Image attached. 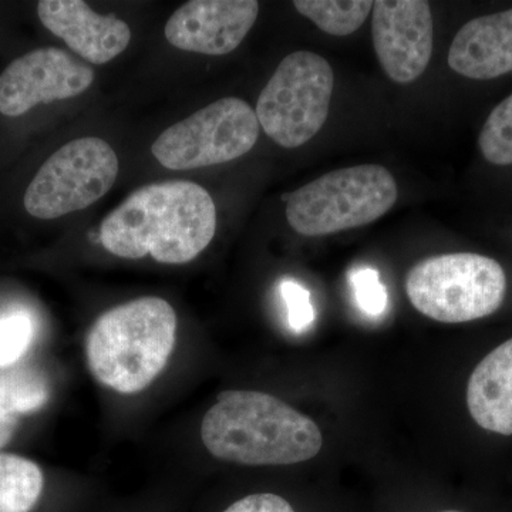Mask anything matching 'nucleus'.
Instances as JSON below:
<instances>
[{
    "label": "nucleus",
    "mask_w": 512,
    "mask_h": 512,
    "mask_svg": "<svg viewBox=\"0 0 512 512\" xmlns=\"http://www.w3.org/2000/svg\"><path fill=\"white\" fill-rule=\"evenodd\" d=\"M217 208L210 192L191 181L140 188L111 211L100 227L101 245L124 259L150 255L160 264L183 265L214 239Z\"/></svg>",
    "instance_id": "1"
},
{
    "label": "nucleus",
    "mask_w": 512,
    "mask_h": 512,
    "mask_svg": "<svg viewBox=\"0 0 512 512\" xmlns=\"http://www.w3.org/2000/svg\"><path fill=\"white\" fill-rule=\"evenodd\" d=\"M212 456L241 466H288L318 456V424L268 393L228 390L201 424Z\"/></svg>",
    "instance_id": "2"
},
{
    "label": "nucleus",
    "mask_w": 512,
    "mask_h": 512,
    "mask_svg": "<svg viewBox=\"0 0 512 512\" xmlns=\"http://www.w3.org/2000/svg\"><path fill=\"white\" fill-rule=\"evenodd\" d=\"M177 313L161 298L116 306L94 322L86 340L87 365L104 386L123 394L143 392L173 353Z\"/></svg>",
    "instance_id": "3"
},
{
    "label": "nucleus",
    "mask_w": 512,
    "mask_h": 512,
    "mask_svg": "<svg viewBox=\"0 0 512 512\" xmlns=\"http://www.w3.org/2000/svg\"><path fill=\"white\" fill-rule=\"evenodd\" d=\"M399 197L383 165L340 168L299 188L286 204V220L298 234L323 237L375 222Z\"/></svg>",
    "instance_id": "4"
},
{
    "label": "nucleus",
    "mask_w": 512,
    "mask_h": 512,
    "mask_svg": "<svg viewBox=\"0 0 512 512\" xmlns=\"http://www.w3.org/2000/svg\"><path fill=\"white\" fill-rule=\"evenodd\" d=\"M406 292L426 318L441 323L471 322L501 308L507 276L503 266L488 256H431L410 269Z\"/></svg>",
    "instance_id": "5"
},
{
    "label": "nucleus",
    "mask_w": 512,
    "mask_h": 512,
    "mask_svg": "<svg viewBox=\"0 0 512 512\" xmlns=\"http://www.w3.org/2000/svg\"><path fill=\"white\" fill-rule=\"evenodd\" d=\"M333 76L328 60L308 50L285 57L256 103L259 126L276 144L301 147L329 116Z\"/></svg>",
    "instance_id": "6"
},
{
    "label": "nucleus",
    "mask_w": 512,
    "mask_h": 512,
    "mask_svg": "<svg viewBox=\"0 0 512 512\" xmlns=\"http://www.w3.org/2000/svg\"><path fill=\"white\" fill-rule=\"evenodd\" d=\"M258 137L255 110L247 101L224 97L165 130L151 151L165 168L195 170L237 160Z\"/></svg>",
    "instance_id": "7"
},
{
    "label": "nucleus",
    "mask_w": 512,
    "mask_h": 512,
    "mask_svg": "<svg viewBox=\"0 0 512 512\" xmlns=\"http://www.w3.org/2000/svg\"><path fill=\"white\" fill-rule=\"evenodd\" d=\"M119 175L113 148L96 137L64 144L40 168L23 204L32 217L56 220L90 207L110 191Z\"/></svg>",
    "instance_id": "8"
},
{
    "label": "nucleus",
    "mask_w": 512,
    "mask_h": 512,
    "mask_svg": "<svg viewBox=\"0 0 512 512\" xmlns=\"http://www.w3.org/2000/svg\"><path fill=\"white\" fill-rule=\"evenodd\" d=\"M89 64L55 47L19 57L0 74V114L19 117L37 104L73 99L92 86Z\"/></svg>",
    "instance_id": "9"
},
{
    "label": "nucleus",
    "mask_w": 512,
    "mask_h": 512,
    "mask_svg": "<svg viewBox=\"0 0 512 512\" xmlns=\"http://www.w3.org/2000/svg\"><path fill=\"white\" fill-rule=\"evenodd\" d=\"M373 46L384 73L400 84L426 72L433 55V15L424 0H379L373 5Z\"/></svg>",
    "instance_id": "10"
},
{
    "label": "nucleus",
    "mask_w": 512,
    "mask_h": 512,
    "mask_svg": "<svg viewBox=\"0 0 512 512\" xmlns=\"http://www.w3.org/2000/svg\"><path fill=\"white\" fill-rule=\"evenodd\" d=\"M255 0H191L165 25V37L177 49L208 56L234 52L258 18Z\"/></svg>",
    "instance_id": "11"
},
{
    "label": "nucleus",
    "mask_w": 512,
    "mask_h": 512,
    "mask_svg": "<svg viewBox=\"0 0 512 512\" xmlns=\"http://www.w3.org/2000/svg\"><path fill=\"white\" fill-rule=\"evenodd\" d=\"M40 22L87 62L106 64L130 45L131 29L116 16H101L83 0H42Z\"/></svg>",
    "instance_id": "12"
},
{
    "label": "nucleus",
    "mask_w": 512,
    "mask_h": 512,
    "mask_svg": "<svg viewBox=\"0 0 512 512\" xmlns=\"http://www.w3.org/2000/svg\"><path fill=\"white\" fill-rule=\"evenodd\" d=\"M448 66L461 76L491 80L512 72V8L470 20L450 50Z\"/></svg>",
    "instance_id": "13"
},
{
    "label": "nucleus",
    "mask_w": 512,
    "mask_h": 512,
    "mask_svg": "<svg viewBox=\"0 0 512 512\" xmlns=\"http://www.w3.org/2000/svg\"><path fill=\"white\" fill-rule=\"evenodd\" d=\"M471 417L484 430L512 434V338L478 363L467 386Z\"/></svg>",
    "instance_id": "14"
},
{
    "label": "nucleus",
    "mask_w": 512,
    "mask_h": 512,
    "mask_svg": "<svg viewBox=\"0 0 512 512\" xmlns=\"http://www.w3.org/2000/svg\"><path fill=\"white\" fill-rule=\"evenodd\" d=\"M45 477L35 461L0 453V512H30L39 503Z\"/></svg>",
    "instance_id": "15"
},
{
    "label": "nucleus",
    "mask_w": 512,
    "mask_h": 512,
    "mask_svg": "<svg viewBox=\"0 0 512 512\" xmlns=\"http://www.w3.org/2000/svg\"><path fill=\"white\" fill-rule=\"evenodd\" d=\"M50 397L42 373L29 367L0 369V414L15 416L42 409Z\"/></svg>",
    "instance_id": "16"
},
{
    "label": "nucleus",
    "mask_w": 512,
    "mask_h": 512,
    "mask_svg": "<svg viewBox=\"0 0 512 512\" xmlns=\"http://www.w3.org/2000/svg\"><path fill=\"white\" fill-rule=\"evenodd\" d=\"M370 0H296V10L311 19L320 30L332 36H349L356 32L372 12Z\"/></svg>",
    "instance_id": "17"
},
{
    "label": "nucleus",
    "mask_w": 512,
    "mask_h": 512,
    "mask_svg": "<svg viewBox=\"0 0 512 512\" xmlns=\"http://www.w3.org/2000/svg\"><path fill=\"white\" fill-rule=\"evenodd\" d=\"M478 147L488 163L512 165V94L491 111L481 128Z\"/></svg>",
    "instance_id": "18"
},
{
    "label": "nucleus",
    "mask_w": 512,
    "mask_h": 512,
    "mask_svg": "<svg viewBox=\"0 0 512 512\" xmlns=\"http://www.w3.org/2000/svg\"><path fill=\"white\" fill-rule=\"evenodd\" d=\"M36 325L26 312L0 316V369L18 363L35 340Z\"/></svg>",
    "instance_id": "19"
},
{
    "label": "nucleus",
    "mask_w": 512,
    "mask_h": 512,
    "mask_svg": "<svg viewBox=\"0 0 512 512\" xmlns=\"http://www.w3.org/2000/svg\"><path fill=\"white\" fill-rule=\"evenodd\" d=\"M353 296L360 311L370 318H380L389 306L386 286L380 281L379 272L369 266L357 268L350 274Z\"/></svg>",
    "instance_id": "20"
},
{
    "label": "nucleus",
    "mask_w": 512,
    "mask_h": 512,
    "mask_svg": "<svg viewBox=\"0 0 512 512\" xmlns=\"http://www.w3.org/2000/svg\"><path fill=\"white\" fill-rule=\"evenodd\" d=\"M281 293L286 303V309H288L289 328L296 333H302L311 328L313 320H315L311 293L291 279L282 282Z\"/></svg>",
    "instance_id": "21"
},
{
    "label": "nucleus",
    "mask_w": 512,
    "mask_h": 512,
    "mask_svg": "<svg viewBox=\"0 0 512 512\" xmlns=\"http://www.w3.org/2000/svg\"><path fill=\"white\" fill-rule=\"evenodd\" d=\"M224 512H295L292 505L276 494H254L242 498Z\"/></svg>",
    "instance_id": "22"
},
{
    "label": "nucleus",
    "mask_w": 512,
    "mask_h": 512,
    "mask_svg": "<svg viewBox=\"0 0 512 512\" xmlns=\"http://www.w3.org/2000/svg\"><path fill=\"white\" fill-rule=\"evenodd\" d=\"M16 430H18V417L0 414V448L9 444V441L15 436Z\"/></svg>",
    "instance_id": "23"
},
{
    "label": "nucleus",
    "mask_w": 512,
    "mask_h": 512,
    "mask_svg": "<svg viewBox=\"0 0 512 512\" xmlns=\"http://www.w3.org/2000/svg\"><path fill=\"white\" fill-rule=\"evenodd\" d=\"M444 512H457V511H444Z\"/></svg>",
    "instance_id": "24"
}]
</instances>
